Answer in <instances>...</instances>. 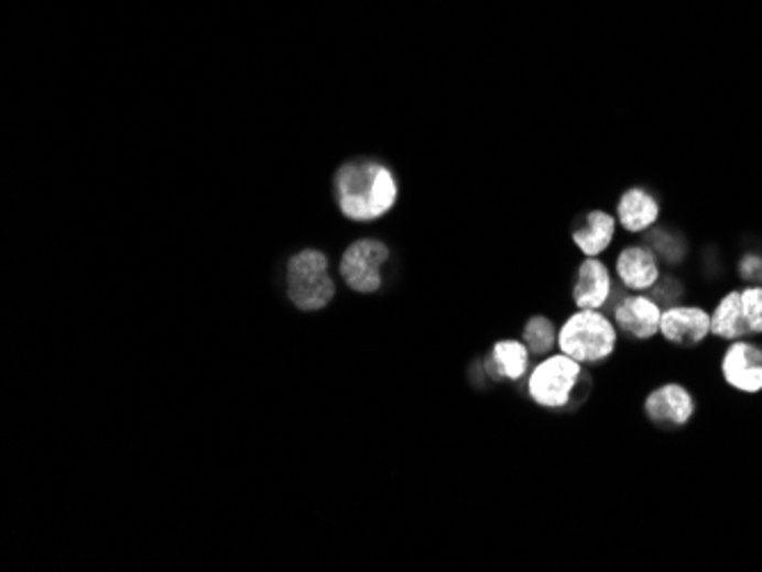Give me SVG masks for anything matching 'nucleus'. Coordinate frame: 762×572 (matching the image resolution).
I'll list each match as a JSON object with an SVG mask.
<instances>
[{
	"label": "nucleus",
	"mask_w": 762,
	"mask_h": 572,
	"mask_svg": "<svg viewBox=\"0 0 762 572\" xmlns=\"http://www.w3.org/2000/svg\"><path fill=\"white\" fill-rule=\"evenodd\" d=\"M336 195L340 212L355 221H372L387 215L398 201V183L379 163H347L336 174Z\"/></svg>",
	"instance_id": "obj_1"
},
{
	"label": "nucleus",
	"mask_w": 762,
	"mask_h": 572,
	"mask_svg": "<svg viewBox=\"0 0 762 572\" xmlns=\"http://www.w3.org/2000/svg\"><path fill=\"white\" fill-rule=\"evenodd\" d=\"M562 354L578 363H600L614 354L617 329L598 310H580L570 315L557 336Z\"/></svg>",
	"instance_id": "obj_2"
},
{
	"label": "nucleus",
	"mask_w": 762,
	"mask_h": 572,
	"mask_svg": "<svg viewBox=\"0 0 762 572\" xmlns=\"http://www.w3.org/2000/svg\"><path fill=\"white\" fill-rule=\"evenodd\" d=\"M336 293L327 274V256L320 251H302L289 263V295L302 310L325 308Z\"/></svg>",
	"instance_id": "obj_3"
},
{
	"label": "nucleus",
	"mask_w": 762,
	"mask_h": 572,
	"mask_svg": "<svg viewBox=\"0 0 762 572\" xmlns=\"http://www.w3.org/2000/svg\"><path fill=\"white\" fill-rule=\"evenodd\" d=\"M583 363L574 361L566 354L551 356L538 363L530 376V397L546 408H562L570 402L576 393L578 381L583 376Z\"/></svg>",
	"instance_id": "obj_4"
},
{
	"label": "nucleus",
	"mask_w": 762,
	"mask_h": 572,
	"mask_svg": "<svg viewBox=\"0 0 762 572\" xmlns=\"http://www.w3.org/2000/svg\"><path fill=\"white\" fill-rule=\"evenodd\" d=\"M389 261V246L379 240H359L345 251L340 274L349 288L370 295L381 288V267Z\"/></svg>",
	"instance_id": "obj_5"
},
{
	"label": "nucleus",
	"mask_w": 762,
	"mask_h": 572,
	"mask_svg": "<svg viewBox=\"0 0 762 572\" xmlns=\"http://www.w3.org/2000/svg\"><path fill=\"white\" fill-rule=\"evenodd\" d=\"M721 374L728 386L742 393L762 391V346L751 342H736L721 361Z\"/></svg>",
	"instance_id": "obj_6"
},
{
	"label": "nucleus",
	"mask_w": 762,
	"mask_h": 572,
	"mask_svg": "<svg viewBox=\"0 0 762 572\" xmlns=\"http://www.w3.org/2000/svg\"><path fill=\"white\" fill-rule=\"evenodd\" d=\"M662 336L681 346H694L712 333V320L704 308L670 306L660 320Z\"/></svg>",
	"instance_id": "obj_7"
},
{
	"label": "nucleus",
	"mask_w": 762,
	"mask_h": 572,
	"mask_svg": "<svg viewBox=\"0 0 762 572\" xmlns=\"http://www.w3.org/2000/svg\"><path fill=\"white\" fill-rule=\"evenodd\" d=\"M646 413L662 427H683L694 416V399L683 386L666 384L649 395Z\"/></svg>",
	"instance_id": "obj_8"
},
{
	"label": "nucleus",
	"mask_w": 762,
	"mask_h": 572,
	"mask_svg": "<svg viewBox=\"0 0 762 572\" xmlns=\"http://www.w3.org/2000/svg\"><path fill=\"white\" fill-rule=\"evenodd\" d=\"M614 320H617V327L623 333H628L630 338L649 340L660 331L662 310H660V304L655 299L625 297L614 308Z\"/></svg>",
	"instance_id": "obj_9"
},
{
	"label": "nucleus",
	"mask_w": 762,
	"mask_h": 572,
	"mask_svg": "<svg viewBox=\"0 0 762 572\" xmlns=\"http://www.w3.org/2000/svg\"><path fill=\"white\" fill-rule=\"evenodd\" d=\"M612 295V280L608 267L596 258H587L576 276L574 301L580 310H598Z\"/></svg>",
	"instance_id": "obj_10"
},
{
	"label": "nucleus",
	"mask_w": 762,
	"mask_h": 572,
	"mask_svg": "<svg viewBox=\"0 0 762 572\" xmlns=\"http://www.w3.org/2000/svg\"><path fill=\"white\" fill-rule=\"evenodd\" d=\"M617 274L630 290H651L660 278L657 256L644 246H630L621 251L617 261Z\"/></svg>",
	"instance_id": "obj_11"
},
{
	"label": "nucleus",
	"mask_w": 762,
	"mask_h": 572,
	"mask_svg": "<svg viewBox=\"0 0 762 572\" xmlns=\"http://www.w3.org/2000/svg\"><path fill=\"white\" fill-rule=\"evenodd\" d=\"M660 215L657 201L642 187H632L619 201V221L621 227L630 233L646 231L655 224Z\"/></svg>",
	"instance_id": "obj_12"
},
{
	"label": "nucleus",
	"mask_w": 762,
	"mask_h": 572,
	"mask_svg": "<svg viewBox=\"0 0 762 572\" xmlns=\"http://www.w3.org/2000/svg\"><path fill=\"white\" fill-rule=\"evenodd\" d=\"M614 229H617V219L612 215L602 212V210H594L583 219V224L574 231V240L585 256L594 258L610 246V242L614 238Z\"/></svg>",
	"instance_id": "obj_13"
},
{
	"label": "nucleus",
	"mask_w": 762,
	"mask_h": 572,
	"mask_svg": "<svg viewBox=\"0 0 762 572\" xmlns=\"http://www.w3.org/2000/svg\"><path fill=\"white\" fill-rule=\"evenodd\" d=\"M527 349L516 340H502L493 346L491 359H487V372L493 378L519 381L527 370Z\"/></svg>",
	"instance_id": "obj_14"
},
{
	"label": "nucleus",
	"mask_w": 762,
	"mask_h": 572,
	"mask_svg": "<svg viewBox=\"0 0 762 572\" xmlns=\"http://www.w3.org/2000/svg\"><path fill=\"white\" fill-rule=\"evenodd\" d=\"M710 320H712V333L723 338V340H740V338L749 336L744 317H742L740 293H728L719 301V306H717Z\"/></svg>",
	"instance_id": "obj_15"
},
{
	"label": "nucleus",
	"mask_w": 762,
	"mask_h": 572,
	"mask_svg": "<svg viewBox=\"0 0 762 572\" xmlns=\"http://www.w3.org/2000/svg\"><path fill=\"white\" fill-rule=\"evenodd\" d=\"M525 344L534 354H548L555 344V327L546 317H532L523 331Z\"/></svg>",
	"instance_id": "obj_16"
},
{
	"label": "nucleus",
	"mask_w": 762,
	"mask_h": 572,
	"mask_svg": "<svg viewBox=\"0 0 762 572\" xmlns=\"http://www.w3.org/2000/svg\"><path fill=\"white\" fill-rule=\"evenodd\" d=\"M646 242L653 249L655 256L664 258L666 263H681L687 251L685 242L670 231H653L646 235Z\"/></svg>",
	"instance_id": "obj_17"
},
{
	"label": "nucleus",
	"mask_w": 762,
	"mask_h": 572,
	"mask_svg": "<svg viewBox=\"0 0 762 572\" xmlns=\"http://www.w3.org/2000/svg\"><path fill=\"white\" fill-rule=\"evenodd\" d=\"M740 304L749 336L762 333V285H751V288L742 290Z\"/></svg>",
	"instance_id": "obj_18"
},
{
	"label": "nucleus",
	"mask_w": 762,
	"mask_h": 572,
	"mask_svg": "<svg viewBox=\"0 0 762 572\" xmlns=\"http://www.w3.org/2000/svg\"><path fill=\"white\" fill-rule=\"evenodd\" d=\"M740 276L749 283L762 285V253H749L740 261Z\"/></svg>",
	"instance_id": "obj_19"
},
{
	"label": "nucleus",
	"mask_w": 762,
	"mask_h": 572,
	"mask_svg": "<svg viewBox=\"0 0 762 572\" xmlns=\"http://www.w3.org/2000/svg\"><path fill=\"white\" fill-rule=\"evenodd\" d=\"M653 299L657 301V304H674V301H678L681 297H683V290H681V285L676 283V280H672V278H666V280H662L660 285H657V288L653 290Z\"/></svg>",
	"instance_id": "obj_20"
}]
</instances>
